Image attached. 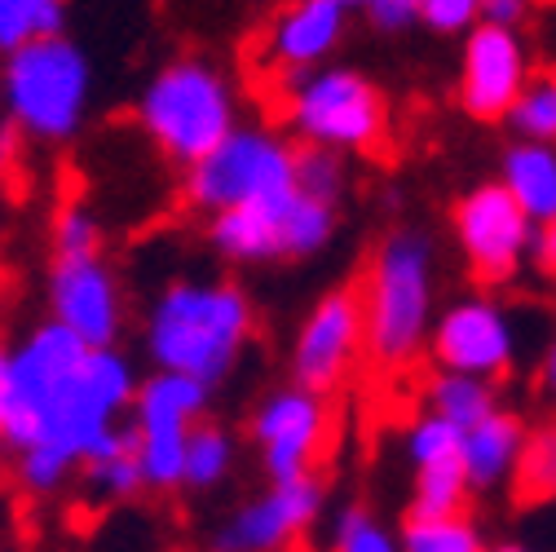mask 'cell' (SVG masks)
Returning <instances> with one entry per match:
<instances>
[{
    "instance_id": "cell-41",
    "label": "cell",
    "mask_w": 556,
    "mask_h": 552,
    "mask_svg": "<svg viewBox=\"0 0 556 552\" xmlns=\"http://www.w3.org/2000/svg\"><path fill=\"white\" fill-rule=\"evenodd\" d=\"M350 5H363V10H371V5H380V0H350Z\"/></svg>"
},
{
    "instance_id": "cell-35",
    "label": "cell",
    "mask_w": 556,
    "mask_h": 552,
    "mask_svg": "<svg viewBox=\"0 0 556 552\" xmlns=\"http://www.w3.org/2000/svg\"><path fill=\"white\" fill-rule=\"evenodd\" d=\"M367 18L380 27V32H402L420 18V0H380V5L367 10Z\"/></svg>"
},
{
    "instance_id": "cell-26",
    "label": "cell",
    "mask_w": 556,
    "mask_h": 552,
    "mask_svg": "<svg viewBox=\"0 0 556 552\" xmlns=\"http://www.w3.org/2000/svg\"><path fill=\"white\" fill-rule=\"evenodd\" d=\"M397 552H485V535L468 513L406 517L397 526Z\"/></svg>"
},
{
    "instance_id": "cell-29",
    "label": "cell",
    "mask_w": 556,
    "mask_h": 552,
    "mask_svg": "<svg viewBox=\"0 0 556 552\" xmlns=\"http://www.w3.org/2000/svg\"><path fill=\"white\" fill-rule=\"evenodd\" d=\"M327 552H397V530L363 500L340 504L327 530Z\"/></svg>"
},
{
    "instance_id": "cell-39",
    "label": "cell",
    "mask_w": 556,
    "mask_h": 552,
    "mask_svg": "<svg viewBox=\"0 0 556 552\" xmlns=\"http://www.w3.org/2000/svg\"><path fill=\"white\" fill-rule=\"evenodd\" d=\"M485 552H530V548L517 539H504V543H485Z\"/></svg>"
},
{
    "instance_id": "cell-3",
    "label": "cell",
    "mask_w": 556,
    "mask_h": 552,
    "mask_svg": "<svg viewBox=\"0 0 556 552\" xmlns=\"http://www.w3.org/2000/svg\"><path fill=\"white\" fill-rule=\"evenodd\" d=\"M252 323V297L235 279H173L151 301L142 336L155 372H177L217 389L235 376Z\"/></svg>"
},
{
    "instance_id": "cell-14",
    "label": "cell",
    "mask_w": 556,
    "mask_h": 552,
    "mask_svg": "<svg viewBox=\"0 0 556 552\" xmlns=\"http://www.w3.org/2000/svg\"><path fill=\"white\" fill-rule=\"evenodd\" d=\"M49 318L85 340L89 350H115L124 331V292L119 274L102 252L49 261Z\"/></svg>"
},
{
    "instance_id": "cell-8",
    "label": "cell",
    "mask_w": 556,
    "mask_h": 552,
    "mask_svg": "<svg viewBox=\"0 0 556 552\" xmlns=\"http://www.w3.org/2000/svg\"><path fill=\"white\" fill-rule=\"evenodd\" d=\"M207 398H213V389L177 372H151L147 380H137L128 425L137 434V468H142L147 491H181L186 438L207 416Z\"/></svg>"
},
{
    "instance_id": "cell-16",
    "label": "cell",
    "mask_w": 556,
    "mask_h": 552,
    "mask_svg": "<svg viewBox=\"0 0 556 552\" xmlns=\"http://www.w3.org/2000/svg\"><path fill=\"white\" fill-rule=\"evenodd\" d=\"M344 23H350V5H340V0H283L261 32L265 58L278 72L318 66L340 45Z\"/></svg>"
},
{
    "instance_id": "cell-33",
    "label": "cell",
    "mask_w": 556,
    "mask_h": 552,
    "mask_svg": "<svg viewBox=\"0 0 556 552\" xmlns=\"http://www.w3.org/2000/svg\"><path fill=\"white\" fill-rule=\"evenodd\" d=\"M420 23L433 32H468L477 23V0H420Z\"/></svg>"
},
{
    "instance_id": "cell-15",
    "label": "cell",
    "mask_w": 556,
    "mask_h": 552,
    "mask_svg": "<svg viewBox=\"0 0 556 552\" xmlns=\"http://www.w3.org/2000/svg\"><path fill=\"white\" fill-rule=\"evenodd\" d=\"M530 49L521 32L472 23L459 58V106L472 120H504L521 80L530 76Z\"/></svg>"
},
{
    "instance_id": "cell-40",
    "label": "cell",
    "mask_w": 556,
    "mask_h": 552,
    "mask_svg": "<svg viewBox=\"0 0 556 552\" xmlns=\"http://www.w3.org/2000/svg\"><path fill=\"white\" fill-rule=\"evenodd\" d=\"M5 168H10V137L0 133V177H5Z\"/></svg>"
},
{
    "instance_id": "cell-24",
    "label": "cell",
    "mask_w": 556,
    "mask_h": 552,
    "mask_svg": "<svg viewBox=\"0 0 556 552\" xmlns=\"http://www.w3.org/2000/svg\"><path fill=\"white\" fill-rule=\"evenodd\" d=\"M340 226V209L323 199H309L301 190H292L278 203V239H283V256H309L318 248H327V239Z\"/></svg>"
},
{
    "instance_id": "cell-21",
    "label": "cell",
    "mask_w": 556,
    "mask_h": 552,
    "mask_svg": "<svg viewBox=\"0 0 556 552\" xmlns=\"http://www.w3.org/2000/svg\"><path fill=\"white\" fill-rule=\"evenodd\" d=\"M500 406H504V398H500L495 380H477V376H459V372H433L425 380V411L442 416L459 434L481 425Z\"/></svg>"
},
{
    "instance_id": "cell-32",
    "label": "cell",
    "mask_w": 556,
    "mask_h": 552,
    "mask_svg": "<svg viewBox=\"0 0 556 552\" xmlns=\"http://www.w3.org/2000/svg\"><path fill=\"white\" fill-rule=\"evenodd\" d=\"M102 239V222L85 203H62L53 213V256H98Z\"/></svg>"
},
{
    "instance_id": "cell-7",
    "label": "cell",
    "mask_w": 556,
    "mask_h": 552,
    "mask_svg": "<svg viewBox=\"0 0 556 552\" xmlns=\"http://www.w3.org/2000/svg\"><path fill=\"white\" fill-rule=\"evenodd\" d=\"M292 137L274 124H235L203 160L186 164V199L203 213L274 203L296 190Z\"/></svg>"
},
{
    "instance_id": "cell-28",
    "label": "cell",
    "mask_w": 556,
    "mask_h": 552,
    "mask_svg": "<svg viewBox=\"0 0 556 552\" xmlns=\"http://www.w3.org/2000/svg\"><path fill=\"white\" fill-rule=\"evenodd\" d=\"M468 500L472 495H468V481H464L459 460L429 464V468H415L406 517H455V513H468Z\"/></svg>"
},
{
    "instance_id": "cell-20",
    "label": "cell",
    "mask_w": 556,
    "mask_h": 552,
    "mask_svg": "<svg viewBox=\"0 0 556 552\" xmlns=\"http://www.w3.org/2000/svg\"><path fill=\"white\" fill-rule=\"evenodd\" d=\"M85 473V487L98 495V500H111V504H124V500H137L147 491L142 481V468H137V434L128 421H119L93 451L89 460L80 464Z\"/></svg>"
},
{
    "instance_id": "cell-37",
    "label": "cell",
    "mask_w": 556,
    "mask_h": 552,
    "mask_svg": "<svg viewBox=\"0 0 556 552\" xmlns=\"http://www.w3.org/2000/svg\"><path fill=\"white\" fill-rule=\"evenodd\" d=\"M539 393L556 402V336L547 340V350H543V359H539Z\"/></svg>"
},
{
    "instance_id": "cell-1",
    "label": "cell",
    "mask_w": 556,
    "mask_h": 552,
    "mask_svg": "<svg viewBox=\"0 0 556 552\" xmlns=\"http://www.w3.org/2000/svg\"><path fill=\"white\" fill-rule=\"evenodd\" d=\"M137 372L119 350H85L45 398L31 442L14 455V481L27 495H58L89 451L128 421Z\"/></svg>"
},
{
    "instance_id": "cell-5",
    "label": "cell",
    "mask_w": 556,
    "mask_h": 552,
    "mask_svg": "<svg viewBox=\"0 0 556 552\" xmlns=\"http://www.w3.org/2000/svg\"><path fill=\"white\" fill-rule=\"evenodd\" d=\"M278 80H283V115L296 142L336 147L344 155L380 151L389 142V93L358 66H292L278 72Z\"/></svg>"
},
{
    "instance_id": "cell-17",
    "label": "cell",
    "mask_w": 556,
    "mask_h": 552,
    "mask_svg": "<svg viewBox=\"0 0 556 552\" xmlns=\"http://www.w3.org/2000/svg\"><path fill=\"white\" fill-rule=\"evenodd\" d=\"M526 416L513 406L491 411L481 425L464 429L459 438V468L468 481V495H495L513 481L521 442H526Z\"/></svg>"
},
{
    "instance_id": "cell-12",
    "label": "cell",
    "mask_w": 556,
    "mask_h": 552,
    "mask_svg": "<svg viewBox=\"0 0 556 552\" xmlns=\"http://www.w3.org/2000/svg\"><path fill=\"white\" fill-rule=\"evenodd\" d=\"M451 226L459 239V252L477 284H508L526 261L530 248V217L517 209V199L504 190L500 177H485L468 186L451 203Z\"/></svg>"
},
{
    "instance_id": "cell-38",
    "label": "cell",
    "mask_w": 556,
    "mask_h": 552,
    "mask_svg": "<svg viewBox=\"0 0 556 552\" xmlns=\"http://www.w3.org/2000/svg\"><path fill=\"white\" fill-rule=\"evenodd\" d=\"M0 451H5V350H0Z\"/></svg>"
},
{
    "instance_id": "cell-23",
    "label": "cell",
    "mask_w": 556,
    "mask_h": 552,
    "mask_svg": "<svg viewBox=\"0 0 556 552\" xmlns=\"http://www.w3.org/2000/svg\"><path fill=\"white\" fill-rule=\"evenodd\" d=\"M508 487L517 504H556V421L526 429Z\"/></svg>"
},
{
    "instance_id": "cell-4",
    "label": "cell",
    "mask_w": 556,
    "mask_h": 552,
    "mask_svg": "<svg viewBox=\"0 0 556 552\" xmlns=\"http://www.w3.org/2000/svg\"><path fill=\"white\" fill-rule=\"evenodd\" d=\"M137 120L164 155L194 164L239 124V98L213 58L181 53L151 72L137 93Z\"/></svg>"
},
{
    "instance_id": "cell-9",
    "label": "cell",
    "mask_w": 556,
    "mask_h": 552,
    "mask_svg": "<svg viewBox=\"0 0 556 552\" xmlns=\"http://www.w3.org/2000/svg\"><path fill=\"white\" fill-rule=\"evenodd\" d=\"M248 434L256 442L265 477L292 481V477L318 473V464L327 460L336 442V406L323 393L278 385L252 406Z\"/></svg>"
},
{
    "instance_id": "cell-10",
    "label": "cell",
    "mask_w": 556,
    "mask_h": 552,
    "mask_svg": "<svg viewBox=\"0 0 556 552\" xmlns=\"http://www.w3.org/2000/svg\"><path fill=\"white\" fill-rule=\"evenodd\" d=\"M425 350L438 363V372H459L500 385L517 367V327L495 292H464L433 314Z\"/></svg>"
},
{
    "instance_id": "cell-13",
    "label": "cell",
    "mask_w": 556,
    "mask_h": 552,
    "mask_svg": "<svg viewBox=\"0 0 556 552\" xmlns=\"http://www.w3.org/2000/svg\"><path fill=\"white\" fill-rule=\"evenodd\" d=\"M363 359V301L358 284L327 288L296 327L292 340V385L331 398Z\"/></svg>"
},
{
    "instance_id": "cell-36",
    "label": "cell",
    "mask_w": 556,
    "mask_h": 552,
    "mask_svg": "<svg viewBox=\"0 0 556 552\" xmlns=\"http://www.w3.org/2000/svg\"><path fill=\"white\" fill-rule=\"evenodd\" d=\"M526 256L547 274V279H556V217L530 230V248H526Z\"/></svg>"
},
{
    "instance_id": "cell-30",
    "label": "cell",
    "mask_w": 556,
    "mask_h": 552,
    "mask_svg": "<svg viewBox=\"0 0 556 552\" xmlns=\"http://www.w3.org/2000/svg\"><path fill=\"white\" fill-rule=\"evenodd\" d=\"M66 32V0H0V49Z\"/></svg>"
},
{
    "instance_id": "cell-27",
    "label": "cell",
    "mask_w": 556,
    "mask_h": 552,
    "mask_svg": "<svg viewBox=\"0 0 556 552\" xmlns=\"http://www.w3.org/2000/svg\"><path fill=\"white\" fill-rule=\"evenodd\" d=\"M350 155L336 151V147H318V142H296L292 147V177H296V190L309 195V199H323V203H336L344 190H350Z\"/></svg>"
},
{
    "instance_id": "cell-19",
    "label": "cell",
    "mask_w": 556,
    "mask_h": 552,
    "mask_svg": "<svg viewBox=\"0 0 556 552\" xmlns=\"http://www.w3.org/2000/svg\"><path fill=\"white\" fill-rule=\"evenodd\" d=\"M288 199V195H283ZM239 203L207 217V243L226 261H278L283 239H278V203Z\"/></svg>"
},
{
    "instance_id": "cell-11",
    "label": "cell",
    "mask_w": 556,
    "mask_h": 552,
    "mask_svg": "<svg viewBox=\"0 0 556 552\" xmlns=\"http://www.w3.org/2000/svg\"><path fill=\"white\" fill-rule=\"evenodd\" d=\"M323 509H327L323 468L292 481H269L265 491L235 504L207 530V552H288L323 522Z\"/></svg>"
},
{
    "instance_id": "cell-18",
    "label": "cell",
    "mask_w": 556,
    "mask_h": 552,
    "mask_svg": "<svg viewBox=\"0 0 556 552\" xmlns=\"http://www.w3.org/2000/svg\"><path fill=\"white\" fill-rule=\"evenodd\" d=\"M500 181L517 199V209L530 217V226L552 222L556 217V142L513 137L500 155Z\"/></svg>"
},
{
    "instance_id": "cell-31",
    "label": "cell",
    "mask_w": 556,
    "mask_h": 552,
    "mask_svg": "<svg viewBox=\"0 0 556 552\" xmlns=\"http://www.w3.org/2000/svg\"><path fill=\"white\" fill-rule=\"evenodd\" d=\"M459 429L455 425H446L442 416H433V411H420L410 425H406V434H402V451H406V464H410V473L415 468H429V464H451V460H459Z\"/></svg>"
},
{
    "instance_id": "cell-25",
    "label": "cell",
    "mask_w": 556,
    "mask_h": 552,
    "mask_svg": "<svg viewBox=\"0 0 556 552\" xmlns=\"http://www.w3.org/2000/svg\"><path fill=\"white\" fill-rule=\"evenodd\" d=\"M504 120L526 142H556V62L530 66Z\"/></svg>"
},
{
    "instance_id": "cell-6",
    "label": "cell",
    "mask_w": 556,
    "mask_h": 552,
    "mask_svg": "<svg viewBox=\"0 0 556 552\" xmlns=\"http://www.w3.org/2000/svg\"><path fill=\"white\" fill-rule=\"evenodd\" d=\"M89 89L93 62L66 32L10 49L0 66V98L10 120L45 142H66L85 124Z\"/></svg>"
},
{
    "instance_id": "cell-22",
    "label": "cell",
    "mask_w": 556,
    "mask_h": 552,
    "mask_svg": "<svg viewBox=\"0 0 556 552\" xmlns=\"http://www.w3.org/2000/svg\"><path fill=\"white\" fill-rule=\"evenodd\" d=\"M239 464V438L217 425V421H199L186 438V460H181V487L186 491H217L235 477Z\"/></svg>"
},
{
    "instance_id": "cell-34",
    "label": "cell",
    "mask_w": 556,
    "mask_h": 552,
    "mask_svg": "<svg viewBox=\"0 0 556 552\" xmlns=\"http://www.w3.org/2000/svg\"><path fill=\"white\" fill-rule=\"evenodd\" d=\"M530 10H534V0H477V23L521 32V23L530 18Z\"/></svg>"
},
{
    "instance_id": "cell-2",
    "label": "cell",
    "mask_w": 556,
    "mask_h": 552,
    "mask_svg": "<svg viewBox=\"0 0 556 552\" xmlns=\"http://www.w3.org/2000/svg\"><path fill=\"white\" fill-rule=\"evenodd\" d=\"M438 248L425 226H389L358 279L363 354L380 372H410L438 314Z\"/></svg>"
}]
</instances>
